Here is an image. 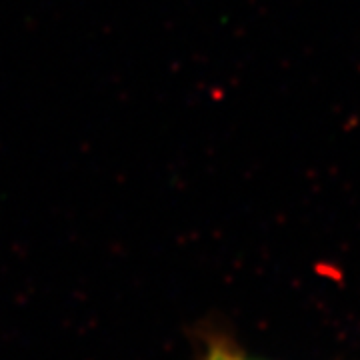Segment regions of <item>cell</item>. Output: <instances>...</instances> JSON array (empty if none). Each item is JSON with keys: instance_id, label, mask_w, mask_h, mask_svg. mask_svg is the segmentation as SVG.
Returning a JSON list of instances; mask_svg holds the SVG:
<instances>
[{"instance_id": "obj_1", "label": "cell", "mask_w": 360, "mask_h": 360, "mask_svg": "<svg viewBox=\"0 0 360 360\" xmlns=\"http://www.w3.org/2000/svg\"><path fill=\"white\" fill-rule=\"evenodd\" d=\"M200 360H257L248 356L243 348L238 347L231 336L210 333L206 335L202 345V356Z\"/></svg>"}]
</instances>
